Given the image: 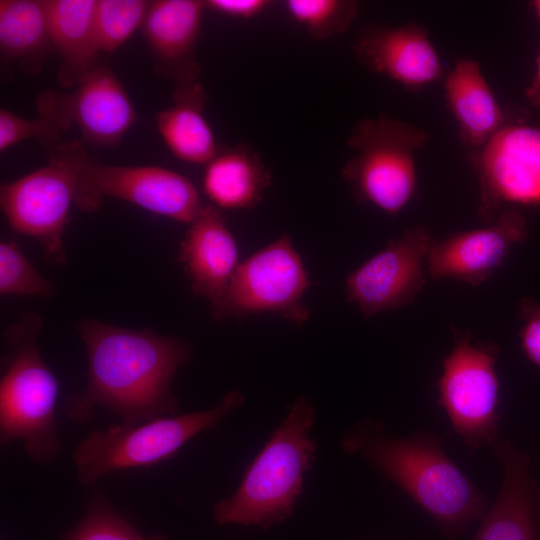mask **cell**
I'll return each mask as SVG.
<instances>
[{
	"mask_svg": "<svg viewBox=\"0 0 540 540\" xmlns=\"http://www.w3.org/2000/svg\"><path fill=\"white\" fill-rule=\"evenodd\" d=\"M490 448L502 465L503 480L472 540H540V487L530 472V456L508 439Z\"/></svg>",
	"mask_w": 540,
	"mask_h": 540,
	"instance_id": "obj_16",
	"label": "cell"
},
{
	"mask_svg": "<svg viewBox=\"0 0 540 540\" xmlns=\"http://www.w3.org/2000/svg\"><path fill=\"white\" fill-rule=\"evenodd\" d=\"M428 139L420 127L387 115L363 118L347 139L354 155L341 176L358 201L397 215L415 196L416 154Z\"/></svg>",
	"mask_w": 540,
	"mask_h": 540,
	"instance_id": "obj_6",
	"label": "cell"
},
{
	"mask_svg": "<svg viewBox=\"0 0 540 540\" xmlns=\"http://www.w3.org/2000/svg\"><path fill=\"white\" fill-rule=\"evenodd\" d=\"M314 420L311 401L304 396L296 399L245 471L237 490L213 506L219 525L268 528L292 515L315 460Z\"/></svg>",
	"mask_w": 540,
	"mask_h": 540,
	"instance_id": "obj_3",
	"label": "cell"
},
{
	"mask_svg": "<svg viewBox=\"0 0 540 540\" xmlns=\"http://www.w3.org/2000/svg\"><path fill=\"white\" fill-rule=\"evenodd\" d=\"M527 237L525 218L515 210H506L486 227L433 240L427 256L428 272L433 280L450 278L479 286Z\"/></svg>",
	"mask_w": 540,
	"mask_h": 540,
	"instance_id": "obj_14",
	"label": "cell"
},
{
	"mask_svg": "<svg viewBox=\"0 0 540 540\" xmlns=\"http://www.w3.org/2000/svg\"><path fill=\"white\" fill-rule=\"evenodd\" d=\"M205 9L200 0L150 1L141 28L157 73L175 84L199 80L195 50Z\"/></svg>",
	"mask_w": 540,
	"mask_h": 540,
	"instance_id": "obj_19",
	"label": "cell"
},
{
	"mask_svg": "<svg viewBox=\"0 0 540 540\" xmlns=\"http://www.w3.org/2000/svg\"><path fill=\"white\" fill-rule=\"evenodd\" d=\"M341 447L399 486L449 540L487 511L488 498L449 458L435 433L394 437L383 423L366 419L344 433Z\"/></svg>",
	"mask_w": 540,
	"mask_h": 540,
	"instance_id": "obj_2",
	"label": "cell"
},
{
	"mask_svg": "<svg viewBox=\"0 0 540 540\" xmlns=\"http://www.w3.org/2000/svg\"><path fill=\"white\" fill-rule=\"evenodd\" d=\"M433 239L426 227L406 229L346 277L345 293L365 318L411 304L426 283Z\"/></svg>",
	"mask_w": 540,
	"mask_h": 540,
	"instance_id": "obj_13",
	"label": "cell"
},
{
	"mask_svg": "<svg viewBox=\"0 0 540 540\" xmlns=\"http://www.w3.org/2000/svg\"><path fill=\"white\" fill-rule=\"evenodd\" d=\"M243 403L244 395L231 390L207 410L92 430L72 452L76 478L82 486L92 488L106 474L149 468L168 460L190 439L217 427Z\"/></svg>",
	"mask_w": 540,
	"mask_h": 540,
	"instance_id": "obj_5",
	"label": "cell"
},
{
	"mask_svg": "<svg viewBox=\"0 0 540 540\" xmlns=\"http://www.w3.org/2000/svg\"><path fill=\"white\" fill-rule=\"evenodd\" d=\"M42 318L23 314L4 332L5 354L0 379V442L22 440L37 464L52 463L62 449L56 404L58 381L41 356L38 336Z\"/></svg>",
	"mask_w": 540,
	"mask_h": 540,
	"instance_id": "obj_4",
	"label": "cell"
},
{
	"mask_svg": "<svg viewBox=\"0 0 540 540\" xmlns=\"http://www.w3.org/2000/svg\"><path fill=\"white\" fill-rule=\"evenodd\" d=\"M531 6L536 17L540 20V0H535L531 2Z\"/></svg>",
	"mask_w": 540,
	"mask_h": 540,
	"instance_id": "obj_32",
	"label": "cell"
},
{
	"mask_svg": "<svg viewBox=\"0 0 540 540\" xmlns=\"http://www.w3.org/2000/svg\"><path fill=\"white\" fill-rule=\"evenodd\" d=\"M63 540H168L163 535L144 537L105 499L93 498L79 523Z\"/></svg>",
	"mask_w": 540,
	"mask_h": 540,
	"instance_id": "obj_27",
	"label": "cell"
},
{
	"mask_svg": "<svg viewBox=\"0 0 540 540\" xmlns=\"http://www.w3.org/2000/svg\"><path fill=\"white\" fill-rule=\"evenodd\" d=\"M268 0H207L206 9L219 14L238 18L251 19L260 15L270 5Z\"/></svg>",
	"mask_w": 540,
	"mask_h": 540,
	"instance_id": "obj_30",
	"label": "cell"
},
{
	"mask_svg": "<svg viewBox=\"0 0 540 540\" xmlns=\"http://www.w3.org/2000/svg\"><path fill=\"white\" fill-rule=\"evenodd\" d=\"M312 285L303 260L288 234L239 263L223 295L210 305L216 321L265 312L298 326L310 316L303 295Z\"/></svg>",
	"mask_w": 540,
	"mask_h": 540,
	"instance_id": "obj_9",
	"label": "cell"
},
{
	"mask_svg": "<svg viewBox=\"0 0 540 540\" xmlns=\"http://www.w3.org/2000/svg\"><path fill=\"white\" fill-rule=\"evenodd\" d=\"M235 238L219 208L204 205L180 243L178 261L186 272L192 292L210 305L223 295L238 262Z\"/></svg>",
	"mask_w": 540,
	"mask_h": 540,
	"instance_id": "obj_18",
	"label": "cell"
},
{
	"mask_svg": "<svg viewBox=\"0 0 540 540\" xmlns=\"http://www.w3.org/2000/svg\"><path fill=\"white\" fill-rule=\"evenodd\" d=\"M272 181L261 156L247 145L218 149L205 165L202 186L217 208L250 210L262 200Z\"/></svg>",
	"mask_w": 540,
	"mask_h": 540,
	"instance_id": "obj_21",
	"label": "cell"
},
{
	"mask_svg": "<svg viewBox=\"0 0 540 540\" xmlns=\"http://www.w3.org/2000/svg\"><path fill=\"white\" fill-rule=\"evenodd\" d=\"M285 7L291 19L318 41L344 33L359 13L353 0H288Z\"/></svg>",
	"mask_w": 540,
	"mask_h": 540,
	"instance_id": "obj_24",
	"label": "cell"
},
{
	"mask_svg": "<svg viewBox=\"0 0 540 540\" xmlns=\"http://www.w3.org/2000/svg\"><path fill=\"white\" fill-rule=\"evenodd\" d=\"M150 1L96 0L94 25L100 52L113 53L142 27Z\"/></svg>",
	"mask_w": 540,
	"mask_h": 540,
	"instance_id": "obj_25",
	"label": "cell"
},
{
	"mask_svg": "<svg viewBox=\"0 0 540 540\" xmlns=\"http://www.w3.org/2000/svg\"><path fill=\"white\" fill-rule=\"evenodd\" d=\"M96 0H46L53 50L61 58L57 79L74 88L100 63L94 25Z\"/></svg>",
	"mask_w": 540,
	"mask_h": 540,
	"instance_id": "obj_20",
	"label": "cell"
},
{
	"mask_svg": "<svg viewBox=\"0 0 540 540\" xmlns=\"http://www.w3.org/2000/svg\"><path fill=\"white\" fill-rule=\"evenodd\" d=\"M62 133L56 125L44 117L26 119L7 109H0L1 152L28 139H36L42 145L54 149L59 145Z\"/></svg>",
	"mask_w": 540,
	"mask_h": 540,
	"instance_id": "obj_28",
	"label": "cell"
},
{
	"mask_svg": "<svg viewBox=\"0 0 540 540\" xmlns=\"http://www.w3.org/2000/svg\"><path fill=\"white\" fill-rule=\"evenodd\" d=\"M52 49L46 0L0 1L2 60L18 64L26 74L36 75Z\"/></svg>",
	"mask_w": 540,
	"mask_h": 540,
	"instance_id": "obj_23",
	"label": "cell"
},
{
	"mask_svg": "<svg viewBox=\"0 0 540 540\" xmlns=\"http://www.w3.org/2000/svg\"><path fill=\"white\" fill-rule=\"evenodd\" d=\"M89 160L82 143L63 142L52 150L46 165L1 185L0 205L9 225L35 239L51 264L67 262L64 229Z\"/></svg>",
	"mask_w": 540,
	"mask_h": 540,
	"instance_id": "obj_7",
	"label": "cell"
},
{
	"mask_svg": "<svg viewBox=\"0 0 540 540\" xmlns=\"http://www.w3.org/2000/svg\"><path fill=\"white\" fill-rule=\"evenodd\" d=\"M453 335V348L442 360L443 371L436 382L437 404L473 455L500 438V383L496 371L500 347L491 342H473L469 331L453 329Z\"/></svg>",
	"mask_w": 540,
	"mask_h": 540,
	"instance_id": "obj_8",
	"label": "cell"
},
{
	"mask_svg": "<svg viewBox=\"0 0 540 540\" xmlns=\"http://www.w3.org/2000/svg\"><path fill=\"white\" fill-rule=\"evenodd\" d=\"M518 316L523 322L518 335L526 357L540 368V304L530 298L519 302Z\"/></svg>",
	"mask_w": 540,
	"mask_h": 540,
	"instance_id": "obj_29",
	"label": "cell"
},
{
	"mask_svg": "<svg viewBox=\"0 0 540 540\" xmlns=\"http://www.w3.org/2000/svg\"><path fill=\"white\" fill-rule=\"evenodd\" d=\"M174 104L158 112L157 129L178 159L206 165L217 153L214 133L204 116L206 92L199 80L175 84Z\"/></svg>",
	"mask_w": 540,
	"mask_h": 540,
	"instance_id": "obj_22",
	"label": "cell"
},
{
	"mask_svg": "<svg viewBox=\"0 0 540 540\" xmlns=\"http://www.w3.org/2000/svg\"><path fill=\"white\" fill-rule=\"evenodd\" d=\"M36 109L63 133L76 126L83 142L97 147L117 145L137 119L122 83L105 64H99L68 93L42 91Z\"/></svg>",
	"mask_w": 540,
	"mask_h": 540,
	"instance_id": "obj_12",
	"label": "cell"
},
{
	"mask_svg": "<svg viewBox=\"0 0 540 540\" xmlns=\"http://www.w3.org/2000/svg\"><path fill=\"white\" fill-rule=\"evenodd\" d=\"M352 48L363 66L409 91H420L444 75L428 30L413 21L396 27L365 25Z\"/></svg>",
	"mask_w": 540,
	"mask_h": 540,
	"instance_id": "obj_15",
	"label": "cell"
},
{
	"mask_svg": "<svg viewBox=\"0 0 540 540\" xmlns=\"http://www.w3.org/2000/svg\"><path fill=\"white\" fill-rule=\"evenodd\" d=\"M76 330L85 346L87 382L64 401L69 419L87 423L99 408L127 425L177 415L172 381L191 357L187 342L150 328L128 329L95 319L80 320Z\"/></svg>",
	"mask_w": 540,
	"mask_h": 540,
	"instance_id": "obj_1",
	"label": "cell"
},
{
	"mask_svg": "<svg viewBox=\"0 0 540 540\" xmlns=\"http://www.w3.org/2000/svg\"><path fill=\"white\" fill-rule=\"evenodd\" d=\"M444 99L462 143L479 148L506 125L527 120L528 112L504 106L487 82L478 61L458 58L444 78Z\"/></svg>",
	"mask_w": 540,
	"mask_h": 540,
	"instance_id": "obj_17",
	"label": "cell"
},
{
	"mask_svg": "<svg viewBox=\"0 0 540 540\" xmlns=\"http://www.w3.org/2000/svg\"><path fill=\"white\" fill-rule=\"evenodd\" d=\"M108 197L187 224L204 207L193 183L173 170L154 165H105L89 160L81 173L74 204L83 212H94Z\"/></svg>",
	"mask_w": 540,
	"mask_h": 540,
	"instance_id": "obj_10",
	"label": "cell"
},
{
	"mask_svg": "<svg viewBox=\"0 0 540 540\" xmlns=\"http://www.w3.org/2000/svg\"><path fill=\"white\" fill-rule=\"evenodd\" d=\"M480 197L478 218L491 223L502 204L540 206V128L510 123L470 153Z\"/></svg>",
	"mask_w": 540,
	"mask_h": 540,
	"instance_id": "obj_11",
	"label": "cell"
},
{
	"mask_svg": "<svg viewBox=\"0 0 540 540\" xmlns=\"http://www.w3.org/2000/svg\"><path fill=\"white\" fill-rule=\"evenodd\" d=\"M0 294L50 298L54 284L42 276L15 241L0 243Z\"/></svg>",
	"mask_w": 540,
	"mask_h": 540,
	"instance_id": "obj_26",
	"label": "cell"
},
{
	"mask_svg": "<svg viewBox=\"0 0 540 540\" xmlns=\"http://www.w3.org/2000/svg\"><path fill=\"white\" fill-rule=\"evenodd\" d=\"M525 97L532 106L540 109V48L536 58L535 73L525 90Z\"/></svg>",
	"mask_w": 540,
	"mask_h": 540,
	"instance_id": "obj_31",
	"label": "cell"
}]
</instances>
